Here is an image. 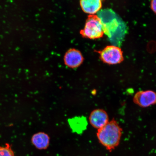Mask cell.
Segmentation results:
<instances>
[{
  "label": "cell",
  "instance_id": "7c38bea8",
  "mask_svg": "<svg viewBox=\"0 0 156 156\" xmlns=\"http://www.w3.org/2000/svg\"><path fill=\"white\" fill-rule=\"evenodd\" d=\"M151 7L154 12L156 13V0H154V1H151Z\"/></svg>",
  "mask_w": 156,
  "mask_h": 156
},
{
  "label": "cell",
  "instance_id": "6da1fadb",
  "mask_svg": "<svg viewBox=\"0 0 156 156\" xmlns=\"http://www.w3.org/2000/svg\"><path fill=\"white\" fill-rule=\"evenodd\" d=\"M97 16L102 23L104 34L108 37L113 45L120 46L127 32L125 23L111 9L100 10Z\"/></svg>",
  "mask_w": 156,
  "mask_h": 156
},
{
  "label": "cell",
  "instance_id": "52a82bcc",
  "mask_svg": "<svg viewBox=\"0 0 156 156\" xmlns=\"http://www.w3.org/2000/svg\"><path fill=\"white\" fill-rule=\"evenodd\" d=\"M64 62L68 67L75 68L82 63L83 58L79 51L71 49L68 51L64 57Z\"/></svg>",
  "mask_w": 156,
  "mask_h": 156
},
{
  "label": "cell",
  "instance_id": "8fae6325",
  "mask_svg": "<svg viewBox=\"0 0 156 156\" xmlns=\"http://www.w3.org/2000/svg\"><path fill=\"white\" fill-rule=\"evenodd\" d=\"M0 156H15L11 146L9 144L0 146Z\"/></svg>",
  "mask_w": 156,
  "mask_h": 156
},
{
  "label": "cell",
  "instance_id": "ba28073f",
  "mask_svg": "<svg viewBox=\"0 0 156 156\" xmlns=\"http://www.w3.org/2000/svg\"><path fill=\"white\" fill-rule=\"evenodd\" d=\"M80 5L84 12L92 15L100 11L102 3L100 0H84L80 1Z\"/></svg>",
  "mask_w": 156,
  "mask_h": 156
},
{
  "label": "cell",
  "instance_id": "7a4b0ae2",
  "mask_svg": "<svg viewBox=\"0 0 156 156\" xmlns=\"http://www.w3.org/2000/svg\"><path fill=\"white\" fill-rule=\"evenodd\" d=\"M122 129L116 120L113 119L98 130L97 136L99 142L108 151H112L120 143Z\"/></svg>",
  "mask_w": 156,
  "mask_h": 156
},
{
  "label": "cell",
  "instance_id": "30bf717a",
  "mask_svg": "<svg viewBox=\"0 0 156 156\" xmlns=\"http://www.w3.org/2000/svg\"><path fill=\"white\" fill-rule=\"evenodd\" d=\"M69 123L72 130L78 133H81L87 128V121L83 117H75L69 120Z\"/></svg>",
  "mask_w": 156,
  "mask_h": 156
},
{
  "label": "cell",
  "instance_id": "3957f363",
  "mask_svg": "<svg viewBox=\"0 0 156 156\" xmlns=\"http://www.w3.org/2000/svg\"><path fill=\"white\" fill-rule=\"evenodd\" d=\"M81 34L85 37L91 39L102 37L104 34L102 25L100 19L97 15L89 16Z\"/></svg>",
  "mask_w": 156,
  "mask_h": 156
},
{
  "label": "cell",
  "instance_id": "277c9868",
  "mask_svg": "<svg viewBox=\"0 0 156 156\" xmlns=\"http://www.w3.org/2000/svg\"><path fill=\"white\" fill-rule=\"evenodd\" d=\"M101 60L109 64L120 63L123 60L122 52L119 47L114 45L107 46L99 52Z\"/></svg>",
  "mask_w": 156,
  "mask_h": 156
},
{
  "label": "cell",
  "instance_id": "5b68a950",
  "mask_svg": "<svg viewBox=\"0 0 156 156\" xmlns=\"http://www.w3.org/2000/svg\"><path fill=\"white\" fill-rule=\"evenodd\" d=\"M133 101L140 107H149L156 104V93L152 90L138 91L134 95Z\"/></svg>",
  "mask_w": 156,
  "mask_h": 156
},
{
  "label": "cell",
  "instance_id": "8992f818",
  "mask_svg": "<svg viewBox=\"0 0 156 156\" xmlns=\"http://www.w3.org/2000/svg\"><path fill=\"white\" fill-rule=\"evenodd\" d=\"M89 120L91 125L98 129L102 128L109 122L108 114L101 109L93 110L90 115Z\"/></svg>",
  "mask_w": 156,
  "mask_h": 156
},
{
  "label": "cell",
  "instance_id": "9c48e42d",
  "mask_svg": "<svg viewBox=\"0 0 156 156\" xmlns=\"http://www.w3.org/2000/svg\"><path fill=\"white\" fill-rule=\"evenodd\" d=\"M32 143L39 149H45L49 144L50 138L47 134L39 132L34 134L32 138Z\"/></svg>",
  "mask_w": 156,
  "mask_h": 156
}]
</instances>
